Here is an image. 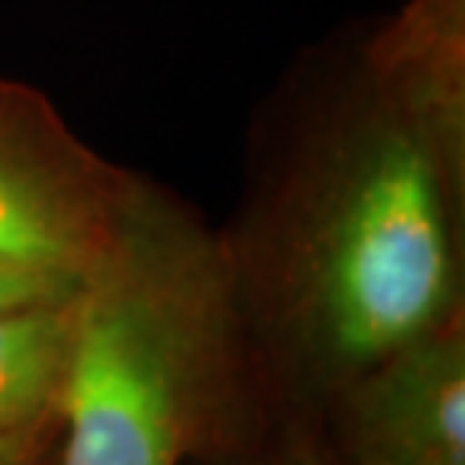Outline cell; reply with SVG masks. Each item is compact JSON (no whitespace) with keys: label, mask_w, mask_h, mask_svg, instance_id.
Instances as JSON below:
<instances>
[{"label":"cell","mask_w":465,"mask_h":465,"mask_svg":"<svg viewBox=\"0 0 465 465\" xmlns=\"http://www.w3.org/2000/svg\"><path fill=\"white\" fill-rule=\"evenodd\" d=\"M197 309L139 248H104L73 309L61 465H175L203 378Z\"/></svg>","instance_id":"obj_1"},{"label":"cell","mask_w":465,"mask_h":465,"mask_svg":"<svg viewBox=\"0 0 465 465\" xmlns=\"http://www.w3.org/2000/svg\"><path fill=\"white\" fill-rule=\"evenodd\" d=\"M450 291V242L430 152L393 134L341 193L318 263V314L330 348L378 362L417 345Z\"/></svg>","instance_id":"obj_2"},{"label":"cell","mask_w":465,"mask_h":465,"mask_svg":"<svg viewBox=\"0 0 465 465\" xmlns=\"http://www.w3.org/2000/svg\"><path fill=\"white\" fill-rule=\"evenodd\" d=\"M366 435L390 465H465V366L453 341L405 348L366 399Z\"/></svg>","instance_id":"obj_3"},{"label":"cell","mask_w":465,"mask_h":465,"mask_svg":"<svg viewBox=\"0 0 465 465\" xmlns=\"http://www.w3.org/2000/svg\"><path fill=\"white\" fill-rule=\"evenodd\" d=\"M100 254L58 184L0 143V263L85 275Z\"/></svg>","instance_id":"obj_4"},{"label":"cell","mask_w":465,"mask_h":465,"mask_svg":"<svg viewBox=\"0 0 465 465\" xmlns=\"http://www.w3.org/2000/svg\"><path fill=\"white\" fill-rule=\"evenodd\" d=\"M73 309L76 300L0 312V435H25L58 408Z\"/></svg>","instance_id":"obj_5"},{"label":"cell","mask_w":465,"mask_h":465,"mask_svg":"<svg viewBox=\"0 0 465 465\" xmlns=\"http://www.w3.org/2000/svg\"><path fill=\"white\" fill-rule=\"evenodd\" d=\"M85 275L0 263V312L70 302L79 296L82 284H85Z\"/></svg>","instance_id":"obj_6"},{"label":"cell","mask_w":465,"mask_h":465,"mask_svg":"<svg viewBox=\"0 0 465 465\" xmlns=\"http://www.w3.org/2000/svg\"><path fill=\"white\" fill-rule=\"evenodd\" d=\"M25 435H0V465H25Z\"/></svg>","instance_id":"obj_7"}]
</instances>
